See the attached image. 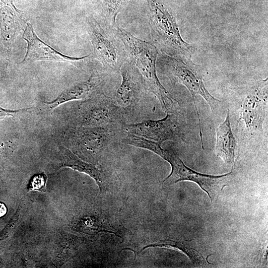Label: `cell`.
Listing matches in <instances>:
<instances>
[{
  "mask_svg": "<svg viewBox=\"0 0 268 268\" xmlns=\"http://www.w3.org/2000/svg\"><path fill=\"white\" fill-rule=\"evenodd\" d=\"M125 133L141 136L161 144L167 140H184L185 137L177 115L166 113L162 119L147 120L133 124H124Z\"/></svg>",
  "mask_w": 268,
  "mask_h": 268,
  "instance_id": "6",
  "label": "cell"
},
{
  "mask_svg": "<svg viewBox=\"0 0 268 268\" xmlns=\"http://www.w3.org/2000/svg\"><path fill=\"white\" fill-rule=\"evenodd\" d=\"M163 159L171 165V171L163 181L166 185H170L179 182L188 181L197 184L205 191L212 202L217 195L227 185L228 178L231 172L221 175H211L198 172L187 166L177 153L173 150H165Z\"/></svg>",
  "mask_w": 268,
  "mask_h": 268,
  "instance_id": "4",
  "label": "cell"
},
{
  "mask_svg": "<svg viewBox=\"0 0 268 268\" xmlns=\"http://www.w3.org/2000/svg\"><path fill=\"white\" fill-rule=\"evenodd\" d=\"M148 247L175 248L185 253L196 265L202 266L206 265V261L201 254L184 243L176 242L171 240H162L154 242L145 247L143 249Z\"/></svg>",
  "mask_w": 268,
  "mask_h": 268,
  "instance_id": "13",
  "label": "cell"
},
{
  "mask_svg": "<svg viewBox=\"0 0 268 268\" xmlns=\"http://www.w3.org/2000/svg\"><path fill=\"white\" fill-rule=\"evenodd\" d=\"M45 182L44 175L40 174L35 176L31 181V186L34 189H39L43 187Z\"/></svg>",
  "mask_w": 268,
  "mask_h": 268,
  "instance_id": "17",
  "label": "cell"
},
{
  "mask_svg": "<svg viewBox=\"0 0 268 268\" xmlns=\"http://www.w3.org/2000/svg\"><path fill=\"white\" fill-rule=\"evenodd\" d=\"M59 150L62 159L61 167H69L87 174L95 180L100 191H102L104 186V175L99 168L94 164L80 159L66 147L60 146Z\"/></svg>",
  "mask_w": 268,
  "mask_h": 268,
  "instance_id": "12",
  "label": "cell"
},
{
  "mask_svg": "<svg viewBox=\"0 0 268 268\" xmlns=\"http://www.w3.org/2000/svg\"><path fill=\"white\" fill-rule=\"evenodd\" d=\"M101 80L97 76L91 75L84 81L77 83L63 91L55 100L46 102L50 110H53L66 102L84 99L100 85Z\"/></svg>",
  "mask_w": 268,
  "mask_h": 268,
  "instance_id": "11",
  "label": "cell"
},
{
  "mask_svg": "<svg viewBox=\"0 0 268 268\" xmlns=\"http://www.w3.org/2000/svg\"><path fill=\"white\" fill-rule=\"evenodd\" d=\"M7 212V208L4 203L0 202V217L4 216Z\"/></svg>",
  "mask_w": 268,
  "mask_h": 268,
  "instance_id": "19",
  "label": "cell"
},
{
  "mask_svg": "<svg viewBox=\"0 0 268 268\" xmlns=\"http://www.w3.org/2000/svg\"><path fill=\"white\" fill-rule=\"evenodd\" d=\"M160 60L165 72L171 80L184 85L191 94L199 121L201 147L203 149L201 123L196 105V96L199 95L202 97L212 112L220 101L208 91L203 82L201 67L194 64L191 59L165 54L162 55Z\"/></svg>",
  "mask_w": 268,
  "mask_h": 268,
  "instance_id": "2",
  "label": "cell"
},
{
  "mask_svg": "<svg viewBox=\"0 0 268 268\" xmlns=\"http://www.w3.org/2000/svg\"><path fill=\"white\" fill-rule=\"evenodd\" d=\"M122 143L139 147L150 151L163 157L165 149L161 146V144L152 141L146 138L131 134H126L121 138Z\"/></svg>",
  "mask_w": 268,
  "mask_h": 268,
  "instance_id": "14",
  "label": "cell"
},
{
  "mask_svg": "<svg viewBox=\"0 0 268 268\" xmlns=\"http://www.w3.org/2000/svg\"><path fill=\"white\" fill-rule=\"evenodd\" d=\"M237 143L231 126L230 111L228 109L224 120L216 130V155L226 163L234 164Z\"/></svg>",
  "mask_w": 268,
  "mask_h": 268,
  "instance_id": "10",
  "label": "cell"
},
{
  "mask_svg": "<svg viewBox=\"0 0 268 268\" xmlns=\"http://www.w3.org/2000/svg\"><path fill=\"white\" fill-rule=\"evenodd\" d=\"M268 112V78L258 81L246 91L238 123L242 121L251 134L263 130Z\"/></svg>",
  "mask_w": 268,
  "mask_h": 268,
  "instance_id": "5",
  "label": "cell"
},
{
  "mask_svg": "<svg viewBox=\"0 0 268 268\" xmlns=\"http://www.w3.org/2000/svg\"><path fill=\"white\" fill-rule=\"evenodd\" d=\"M23 38L27 42V51L22 63H32L39 61L68 62L72 64L82 61L89 55L73 57L65 55L41 40L36 34L33 25L27 23L25 27Z\"/></svg>",
  "mask_w": 268,
  "mask_h": 268,
  "instance_id": "9",
  "label": "cell"
},
{
  "mask_svg": "<svg viewBox=\"0 0 268 268\" xmlns=\"http://www.w3.org/2000/svg\"><path fill=\"white\" fill-rule=\"evenodd\" d=\"M150 28L153 39L172 56L191 59L194 48L181 36L175 18L160 0H147Z\"/></svg>",
  "mask_w": 268,
  "mask_h": 268,
  "instance_id": "3",
  "label": "cell"
},
{
  "mask_svg": "<svg viewBox=\"0 0 268 268\" xmlns=\"http://www.w3.org/2000/svg\"><path fill=\"white\" fill-rule=\"evenodd\" d=\"M126 0H103L106 17L114 27L116 25L117 15L122 9Z\"/></svg>",
  "mask_w": 268,
  "mask_h": 268,
  "instance_id": "15",
  "label": "cell"
},
{
  "mask_svg": "<svg viewBox=\"0 0 268 268\" xmlns=\"http://www.w3.org/2000/svg\"><path fill=\"white\" fill-rule=\"evenodd\" d=\"M86 28L97 60L109 71H119L124 63L115 39L93 18L88 19Z\"/></svg>",
  "mask_w": 268,
  "mask_h": 268,
  "instance_id": "7",
  "label": "cell"
},
{
  "mask_svg": "<svg viewBox=\"0 0 268 268\" xmlns=\"http://www.w3.org/2000/svg\"><path fill=\"white\" fill-rule=\"evenodd\" d=\"M115 35L123 44L131 63L139 71L145 91L153 94L166 113L175 112L178 102L161 83L156 72L157 48L151 43L136 38L117 26L113 28Z\"/></svg>",
  "mask_w": 268,
  "mask_h": 268,
  "instance_id": "1",
  "label": "cell"
},
{
  "mask_svg": "<svg viewBox=\"0 0 268 268\" xmlns=\"http://www.w3.org/2000/svg\"><path fill=\"white\" fill-rule=\"evenodd\" d=\"M22 209L20 206L17 209L14 215L10 220L9 223L7 225L6 227L4 229L3 231L0 235V239H3L13 229L15 226L18 224L21 216Z\"/></svg>",
  "mask_w": 268,
  "mask_h": 268,
  "instance_id": "16",
  "label": "cell"
},
{
  "mask_svg": "<svg viewBox=\"0 0 268 268\" xmlns=\"http://www.w3.org/2000/svg\"><path fill=\"white\" fill-rule=\"evenodd\" d=\"M119 72L121 83L116 94V104L124 110L136 105L145 91L141 76L137 69L130 62L124 63Z\"/></svg>",
  "mask_w": 268,
  "mask_h": 268,
  "instance_id": "8",
  "label": "cell"
},
{
  "mask_svg": "<svg viewBox=\"0 0 268 268\" xmlns=\"http://www.w3.org/2000/svg\"><path fill=\"white\" fill-rule=\"evenodd\" d=\"M29 109H23L16 110H6L0 107V120L3 119L6 117L13 116L15 114L23 112Z\"/></svg>",
  "mask_w": 268,
  "mask_h": 268,
  "instance_id": "18",
  "label": "cell"
}]
</instances>
